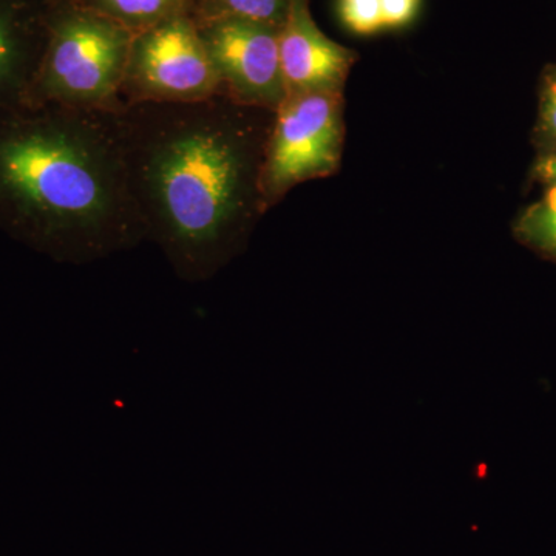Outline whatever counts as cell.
Instances as JSON below:
<instances>
[{
    "label": "cell",
    "instance_id": "1",
    "mask_svg": "<svg viewBox=\"0 0 556 556\" xmlns=\"http://www.w3.org/2000/svg\"><path fill=\"white\" fill-rule=\"evenodd\" d=\"M258 108L217 93L189 102H130L116 112L135 211L175 273L204 281L232 258L263 206L269 129Z\"/></svg>",
    "mask_w": 556,
    "mask_h": 556
},
{
    "label": "cell",
    "instance_id": "2",
    "mask_svg": "<svg viewBox=\"0 0 556 556\" xmlns=\"http://www.w3.org/2000/svg\"><path fill=\"white\" fill-rule=\"evenodd\" d=\"M0 218L75 263L144 240L116 112L36 101L0 105Z\"/></svg>",
    "mask_w": 556,
    "mask_h": 556
},
{
    "label": "cell",
    "instance_id": "3",
    "mask_svg": "<svg viewBox=\"0 0 556 556\" xmlns=\"http://www.w3.org/2000/svg\"><path fill=\"white\" fill-rule=\"evenodd\" d=\"M134 33L87 9L54 22L28 101L118 112Z\"/></svg>",
    "mask_w": 556,
    "mask_h": 556
},
{
    "label": "cell",
    "instance_id": "4",
    "mask_svg": "<svg viewBox=\"0 0 556 556\" xmlns=\"http://www.w3.org/2000/svg\"><path fill=\"white\" fill-rule=\"evenodd\" d=\"M340 93L288 94L274 112L263 160V206L268 208L294 186L328 177L342 152Z\"/></svg>",
    "mask_w": 556,
    "mask_h": 556
},
{
    "label": "cell",
    "instance_id": "5",
    "mask_svg": "<svg viewBox=\"0 0 556 556\" xmlns=\"http://www.w3.org/2000/svg\"><path fill=\"white\" fill-rule=\"evenodd\" d=\"M217 93V73L199 25L189 14H178L134 36L121 86L124 105L200 101Z\"/></svg>",
    "mask_w": 556,
    "mask_h": 556
},
{
    "label": "cell",
    "instance_id": "6",
    "mask_svg": "<svg viewBox=\"0 0 556 556\" xmlns=\"http://www.w3.org/2000/svg\"><path fill=\"white\" fill-rule=\"evenodd\" d=\"M197 25L217 73L219 93L239 104L276 112L288 97L278 54V28L237 17Z\"/></svg>",
    "mask_w": 556,
    "mask_h": 556
},
{
    "label": "cell",
    "instance_id": "7",
    "mask_svg": "<svg viewBox=\"0 0 556 556\" xmlns=\"http://www.w3.org/2000/svg\"><path fill=\"white\" fill-rule=\"evenodd\" d=\"M278 54L288 94L340 93L356 53L318 30L308 0H292L278 28Z\"/></svg>",
    "mask_w": 556,
    "mask_h": 556
},
{
    "label": "cell",
    "instance_id": "8",
    "mask_svg": "<svg viewBox=\"0 0 556 556\" xmlns=\"http://www.w3.org/2000/svg\"><path fill=\"white\" fill-rule=\"evenodd\" d=\"M188 3L189 0H84L83 9L118 22L137 35L178 14H188Z\"/></svg>",
    "mask_w": 556,
    "mask_h": 556
},
{
    "label": "cell",
    "instance_id": "9",
    "mask_svg": "<svg viewBox=\"0 0 556 556\" xmlns=\"http://www.w3.org/2000/svg\"><path fill=\"white\" fill-rule=\"evenodd\" d=\"M36 70L28 67L13 22L0 11V105L28 101Z\"/></svg>",
    "mask_w": 556,
    "mask_h": 556
},
{
    "label": "cell",
    "instance_id": "10",
    "mask_svg": "<svg viewBox=\"0 0 556 556\" xmlns=\"http://www.w3.org/2000/svg\"><path fill=\"white\" fill-rule=\"evenodd\" d=\"M515 230L522 243L556 262V182H548L543 197L526 208Z\"/></svg>",
    "mask_w": 556,
    "mask_h": 556
},
{
    "label": "cell",
    "instance_id": "11",
    "mask_svg": "<svg viewBox=\"0 0 556 556\" xmlns=\"http://www.w3.org/2000/svg\"><path fill=\"white\" fill-rule=\"evenodd\" d=\"M292 0H201L195 22L237 17L280 28Z\"/></svg>",
    "mask_w": 556,
    "mask_h": 556
},
{
    "label": "cell",
    "instance_id": "12",
    "mask_svg": "<svg viewBox=\"0 0 556 556\" xmlns=\"http://www.w3.org/2000/svg\"><path fill=\"white\" fill-rule=\"evenodd\" d=\"M339 16L348 30L361 36L383 30L380 0H339Z\"/></svg>",
    "mask_w": 556,
    "mask_h": 556
},
{
    "label": "cell",
    "instance_id": "13",
    "mask_svg": "<svg viewBox=\"0 0 556 556\" xmlns=\"http://www.w3.org/2000/svg\"><path fill=\"white\" fill-rule=\"evenodd\" d=\"M383 27L397 30L415 21L420 0H380Z\"/></svg>",
    "mask_w": 556,
    "mask_h": 556
},
{
    "label": "cell",
    "instance_id": "14",
    "mask_svg": "<svg viewBox=\"0 0 556 556\" xmlns=\"http://www.w3.org/2000/svg\"><path fill=\"white\" fill-rule=\"evenodd\" d=\"M540 127L544 137L556 144V70L547 76L541 98Z\"/></svg>",
    "mask_w": 556,
    "mask_h": 556
},
{
    "label": "cell",
    "instance_id": "15",
    "mask_svg": "<svg viewBox=\"0 0 556 556\" xmlns=\"http://www.w3.org/2000/svg\"><path fill=\"white\" fill-rule=\"evenodd\" d=\"M535 175L544 185L556 182V150L538 161Z\"/></svg>",
    "mask_w": 556,
    "mask_h": 556
}]
</instances>
